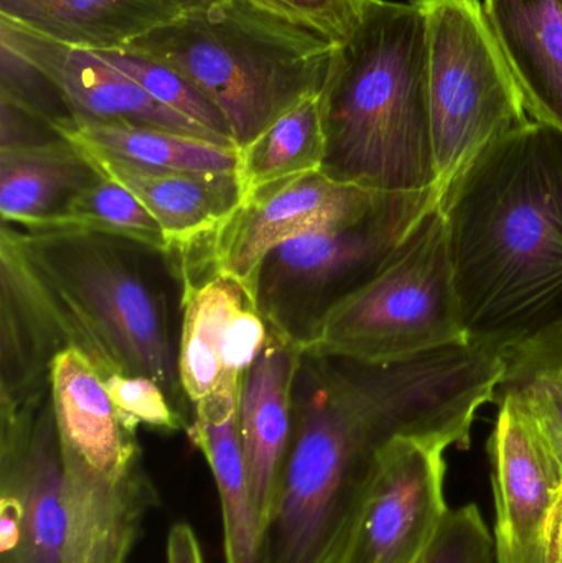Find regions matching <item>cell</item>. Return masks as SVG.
I'll use <instances>...</instances> for the list:
<instances>
[{"label": "cell", "instance_id": "cell-13", "mask_svg": "<svg viewBox=\"0 0 562 563\" xmlns=\"http://www.w3.org/2000/svg\"><path fill=\"white\" fill-rule=\"evenodd\" d=\"M497 400L500 410L488 440L495 559L497 563H551L548 536L562 476L517 399L498 393Z\"/></svg>", "mask_w": 562, "mask_h": 563}, {"label": "cell", "instance_id": "cell-5", "mask_svg": "<svg viewBox=\"0 0 562 563\" xmlns=\"http://www.w3.org/2000/svg\"><path fill=\"white\" fill-rule=\"evenodd\" d=\"M125 48L197 86L243 148L300 99L322 91L337 45L243 0H208Z\"/></svg>", "mask_w": 562, "mask_h": 563}, {"label": "cell", "instance_id": "cell-26", "mask_svg": "<svg viewBox=\"0 0 562 563\" xmlns=\"http://www.w3.org/2000/svg\"><path fill=\"white\" fill-rule=\"evenodd\" d=\"M260 12L340 45L355 32L368 0H243Z\"/></svg>", "mask_w": 562, "mask_h": 563}, {"label": "cell", "instance_id": "cell-25", "mask_svg": "<svg viewBox=\"0 0 562 563\" xmlns=\"http://www.w3.org/2000/svg\"><path fill=\"white\" fill-rule=\"evenodd\" d=\"M96 55L101 56L109 65L114 66L119 71L137 82L145 92L155 101L161 102L165 108L190 121L197 122L201 128L208 129L221 141L234 144L231 137L227 119L221 114L220 109L197 88L191 85L185 76L175 71L170 66L148 58L134 49L111 48L92 49Z\"/></svg>", "mask_w": 562, "mask_h": 563}, {"label": "cell", "instance_id": "cell-2", "mask_svg": "<svg viewBox=\"0 0 562 563\" xmlns=\"http://www.w3.org/2000/svg\"><path fill=\"white\" fill-rule=\"evenodd\" d=\"M469 338L502 351L562 320V132L531 122L441 195Z\"/></svg>", "mask_w": 562, "mask_h": 563}, {"label": "cell", "instance_id": "cell-6", "mask_svg": "<svg viewBox=\"0 0 562 563\" xmlns=\"http://www.w3.org/2000/svg\"><path fill=\"white\" fill-rule=\"evenodd\" d=\"M49 389L63 466L65 563H129L145 518L161 503L139 423L114 406L81 351L56 354Z\"/></svg>", "mask_w": 562, "mask_h": 563}, {"label": "cell", "instance_id": "cell-18", "mask_svg": "<svg viewBox=\"0 0 562 563\" xmlns=\"http://www.w3.org/2000/svg\"><path fill=\"white\" fill-rule=\"evenodd\" d=\"M240 389L221 390L191 407V443L207 460L220 498L224 561L263 563V536L251 501L240 435Z\"/></svg>", "mask_w": 562, "mask_h": 563}, {"label": "cell", "instance_id": "cell-21", "mask_svg": "<svg viewBox=\"0 0 562 563\" xmlns=\"http://www.w3.org/2000/svg\"><path fill=\"white\" fill-rule=\"evenodd\" d=\"M181 12L165 0H0V19L86 49L122 48Z\"/></svg>", "mask_w": 562, "mask_h": 563}, {"label": "cell", "instance_id": "cell-28", "mask_svg": "<svg viewBox=\"0 0 562 563\" xmlns=\"http://www.w3.org/2000/svg\"><path fill=\"white\" fill-rule=\"evenodd\" d=\"M104 387L114 406L141 426L165 433L187 430L188 420L175 409L161 384L151 377L112 374L104 377Z\"/></svg>", "mask_w": 562, "mask_h": 563}, {"label": "cell", "instance_id": "cell-14", "mask_svg": "<svg viewBox=\"0 0 562 563\" xmlns=\"http://www.w3.org/2000/svg\"><path fill=\"white\" fill-rule=\"evenodd\" d=\"M0 46L38 71L58 92L71 118L167 129L236 147L155 101L92 49L55 42L7 19H0Z\"/></svg>", "mask_w": 562, "mask_h": 563}, {"label": "cell", "instance_id": "cell-3", "mask_svg": "<svg viewBox=\"0 0 562 563\" xmlns=\"http://www.w3.org/2000/svg\"><path fill=\"white\" fill-rule=\"evenodd\" d=\"M0 276L19 288L59 351H81L102 379L151 377L187 419L174 256L92 231L3 223Z\"/></svg>", "mask_w": 562, "mask_h": 563}, {"label": "cell", "instance_id": "cell-19", "mask_svg": "<svg viewBox=\"0 0 562 563\" xmlns=\"http://www.w3.org/2000/svg\"><path fill=\"white\" fill-rule=\"evenodd\" d=\"M81 148L66 137L0 148V214L25 231L55 228L73 198L99 177Z\"/></svg>", "mask_w": 562, "mask_h": 563}, {"label": "cell", "instance_id": "cell-4", "mask_svg": "<svg viewBox=\"0 0 562 563\" xmlns=\"http://www.w3.org/2000/svg\"><path fill=\"white\" fill-rule=\"evenodd\" d=\"M320 98L322 174L379 194L439 190L416 0H368L355 32L337 45Z\"/></svg>", "mask_w": 562, "mask_h": 563}, {"label": "cell", "instance_id": "cell-17", "mask_svg": "<svg viewBox=\"0 0 562 563\" xmlns=\"http://www.w3.org/2000/svg\"><path fill=\"white\" fill-rule=\"evenodd\" d=\"M484 7L528 114L562 132V0H484Z\"/></svg>", "mask_w": 562, "mask_h": 563}, {"label": "cell", "instance_id": "cell-15", "mask_svg": "<svg viewBox=\"0 0 562 563\" xmlns=\"http://www.w3.org/2000/svg\"><path fill=\"white\" fill-rule=\"evenodd\" d=\"M300 351L269 330L266 347L241 383L238 420L251 501L263 539L293 437V384Z\"/></svg>", "mask_w": 562, "mask_h": 563}, {"label": "cell", "instance_id": "cell-8", "mask_svg": "<svg viewBox=\"0 0 562 563\" xmlns=\"http://www.w3.org/2000/svg\"><path fill=\"white\" fill-rule=\"evenodd\" d=\"M425 13L432 144L441 195L488 147L531 124L484 0H416Z\"/></svg>", "mask_w": 562, "mask_h": 563}, {"label": "cell", "instance_id": "cell-32", "mask_svg": "<svg viewBox=\"0 0 562 563\" xmlns=\"http://www.w3.org/2000/svg\"><path fill=\"white\" fill-rule=\"evenodd\" d=\"M165 2L172 3V5L178 7L181 10L195 9V7L203 5L208 0H165Z\"/></svg>", "mask_w": 562, "mask_h": 563}, {"label": "cell", "instance_id": "cell-1", "mask_svg": "<svg viewBox=\"0 0 562 563\" xmlns=\"http://www.w3.org/2000/svg\"><path fill=\"white\" fill-rule=\"evenodd\" d=\"M505 371L500 347L475 340L388 364L300 351L263 563H342L383 446L408 437L467 449Z\"/></svg>", "mask_w": 562, "mask_h": 563}, {"label": "cell", "instance_id": "cell-29", "mask_svg": "<svg viewBox=\"0 0 562 563\" xmlns=\"http://www.w3.org/2000/svg\"><path fill=\"white\" fill-rule=\"evenodd\" d=\"M498 393L517 399L562 476V389L537 377H504Z\"/></svg>", "mask_w": 562, "mask_h": 563}, {"label": "cell", "instance_id": "cell-16", "mask_svg": "<svg viewBox=\"0 0 562 563\" xmlns=\"http://www.w3.org/2000/svg\"><path fill=\"white\" fill-rule=\"evenodd\" d=\"M76 145L99 174L128 188L151 211L164 230L172 256L200 246L243 201L238 174L165 170Z\"/></svg>", "mask_w": 562, "mask_h": 563}, {"label": "cell", "instance_id": "cell-10", "mask_svg": "<svg viewBox=\"0 0 562 563\" xmlns=\"http://www.w3.org/2000/svg\"><path fill=\"white\" fill-rule=\"evenodd\" d=\"M388 195L340 184L322 172L260 188L246 195L200 246L185 254L181 266L231 277L251 295L271 251L312 231L359 220Z\"/></svg>", "mask_w": 562, "mask_h": 563}, {"label": "cell", "instance_id": "cell-23", "mask_svg": "<svg viewBox=\"0 0 562 563\" xmlns=\"http://www.w3.org/2000/svg\"><path fill=\"white\" fill-rule=\"evenodd\" d=\"M326 148L322 98L313 92L240 148L238 180L243 198L260 188L322 172Z\"/></svg>", "mask_w": 562, "mask_h": 563}, {"label": "cell", "instance_id": "cell-20", "mask_svg": "<svg viewBox=\"0 0 562 563\" xmlns=\"http://www.w3.org/2000/svg\"><path fill=\"white\" fill-rule=\"evenodd\" d=\"M178 377L188 406L221 390L238 389L224 371L228 334L234 317L254 303L240 282L221 274H180Z\"/></svg>", "mask_w": 562, "mask_h": 563}, {"label": "cell", "instance_id": "cell-31", "mask_svg": "<svg viewBox=\"0 0 562 563\" xmlns=\"http://www.w3.org/2000/svg\"><path fill=\"white\" fill-rule=\"evenodd\" d=\"M548 548H550V562L562 563V483L558 489L553 512H551Z\"/></svg>", "mask_w": 562, "mask_h": 563}, {"label": "cell", "instance_id": "cell-11", "mask_svg": "<svg viewBox=\"0 0 562 563\" xmlns=\"http://www.w3.org/2000/svg\"><path fill=\"white\" fill-rule=\"evenodd\" d=\"M63 466L52 389L0 406V563H65Z\"/></svg>", "mask_w": 562, "mask_h": 563}, {"label": "cell", "instance_id": "cell-12", "mask_svg": "<svg viewBox=\"0 0 562 563\" xmlns=\"http://www.w3.org/2000/svg\"><path fill=\"white\" fill-rule=\"evenodd\" d=\"M398 437L383 446L342 563H416L448 515L445 452Z\"/></svg>", "mask_w": 562, "mask_h": 563}, {"label": "cell", "instance_id": "cell-22", "mask_svg": "<svg viewBox=\"0 0 562 563\" xmlns=\"http://www.w3.org/2000/svg\"><path fill=\"white\" fill-rule=\"evenodd\" d=\"M55 128L75 144L148 167L227 175L238 174L240 168V148L167 129L75 118Z\"/></svg>", "mask_w": 562, "mask_h": 563}, {"label": "cell", "instance_id": "cell-9", "mask_svg": "<svg viewBox=\"0 0 562 563\" xmlns=\"http://www.w3.org/2000/svg\"><path fill=\"white\" fill-rule=\"evenodd\" d=\"M438 201V188L389 194L359 220L312 231L271 251L251 294L269 330L304 350L327 313L379 269Z\"/></svg>", "mask_w": 562, "mask_h": 563}, {"label": "cell", "instance_id": "cell-27", "mask_svg": "<svg viewBox=\"0 0 562 563\" xmlns=\"http://www.w3.org/2000/svg\"><path fill=\"white\" fill-rule=\"evenodd\" d=\"M416 563H497L494 536L477 505L449 509L434 541Z\"/></svg>", "mask_w": 562, "mask_h": 563}, {"label": "cell", "instance_id": "cell-24", "mask_svg": "<svg viewBox=\"0 0 562 563\" xmlns=\"http://www.w3.org/2000/svg\"><path fill=\"white\" fill-rule=\"evenodd\" d=\"M56 228L109 234L170 254L164 230L151 211L128 188L102 174L73 198L62 220L49 230Z\"/></svg>", "mask_w": 562, "mask_h": 563}, {"label": "cell", "instance_id": "cell-7", "mask_svg": "<svg viewBox=\"0 0 562 563\" xmlns=\"http://www.w3.org/2000/svg\"><path fill=\"white\" fill-rule=\"evenodd\" d=\"M467 341L438 201L379 269L327 313L304 350L388 364Z\"/></svg>", "mask_w": 562, "mask_h": 563}, {"label": "cell", "instance_id": "cell-30", "mask_svg": "<svg viewBox=\"0 0 562 563\" xmlns=\"http://www.w3.org/2000/svg\"><path fill=\"white\" fill-rule=\"evenodd\" d=\"M167 563H205L200 541L197 532L188 522H177L168 531L167 548H165Z\"/></svg>", "mask_w": 562, "mask_h": 563}]
</instances>
